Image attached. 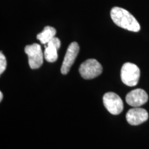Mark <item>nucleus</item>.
I'll use <instances>...</instances> for the list:
<instances>
[{
	"instance_id": "f8f14e48",
	"label": "nucleus",
	"mask_w": 149,
	"mask_h": 149,
	"mask_svg": "<svg viewBox=\"0 0 149 149\" xmlns=\"http://www.w3.org/2000/svg\"><path fill=\"white\" fill-rule=\"evenodd\" d=\"M2 99H3V93L2 92H0V102L2 101Z\"/></svg>"
},
{
	"instance_id": "1a4fd4ad",
	"label": "nucleus",
	"mask_w": 149,
	"mask_h": 149,
	"mask_svg": "<svg viewBox=\"0 0 149 149\" xmlns=\"http://www.w3.org/2000/svg\"><path fill=\"white\" fill-rule=\"evenodd\" d=\"M61 46V42L57 37H54L53 40L50 41L47 44V46H45V51H44V59L48 62L53 63L57 60L58 58L57 51Z\"/></svg>"
},
{
	"instance_id": "9d476101",
	"label": "nucleus",
	"mask_w": 149,
	"mask_h": 149,
	"mask_svg": "<svg viewBox=\"0 0 149 149\" xmlns=\"http://www.w3.org/2000/svg\"><path fill=\"white\" fill-rule=\"evenodd\" d=\"M56 35V30L53 27L46 26L42 33L37 35V39L40 41L42 44H47L50 41L53 40Z\"/></svg>"
},
{
	"instance_id": "7ed1b4c3",
	"label": "nucleus",
	"mask_w": 149,
	"mask_h": 149,
	"mask_svg": "<svg viewBox=\"0 0 149 149\" xmlns=\"http://www.w3.org/2000/svg\"><path fill=\"white\" fill-rule=\"evenodd\" d=\"M79 73L84 79H94L102 74L103 71L102 66L95 59H89L80 65Z\"/></svg>"
},
{
	"instance_id": "f257e3e1",
	"label": "nucleus",
	"mask_w": 149,
	"mask_h": 149,
	"mask_svg": "<svg viewBox=\"0 0 149 149\" xmlns=\"http://www.w3.org/2000/svg\"><path fill=\"white\" fill-rule=\"evenodd\" d=\"M111 17L117 26L132 32H139L140 25L133 15L120 7H114L111 10Z\"/></svg>"
},
{
	"instance_id": "f03ea898",
	"label": "nucleus",
	"mask_w": 149,
	"mask_h": 149,
	"mask_svg": "<svg viewBox=\"0 0 149 149\" xmlns=\"http://www.w3.org/2000/svg\"><path fill=\"white\" fill-rule=\"evenodd\" d=\"M140 77V70L137 65L127 62L123 65L121 69V79L128 86H135L138 84Z\"/></svg>"
},
{
	"instance_id": "20e7f679",
	"label": "nucleus",
	"mask_w": 149,
	"mask_h": 149,
	"mask_svg": "<svg viewBox=\"0 0 149 149\" xmlns=\"http://www.w3.org/2000/svg\"><path fill=\"white\" fill-rule=\"evenodd\" d=\"M24 51L29 57V64L31 68L37 69L42 66L44 54H43L40 44H33L31 45H28L24 48Z\"/></svg>"
},
{
	"instance_id": "39448f33",
	"label": "nucleus",
	"mask_w": 149,
	"mask_h": 149,
	"mask_svg": "<svg viewBox=\"0 0 149 149\" xmlns=\"http://www.w3.org/2000/svg\"><path fill=\"white\" fill-rule=\"evenodd\" d=\"M103 103L107 111L112 115H117L120 114L124 109L122 100L115 93L109 92L104 94Z\"/></svg>"
},
{
	"instance_id": "0eeeda50",
	"label": "nucleus",
	"mask_w": 149,
	"mask_h": 149,
	"mask_svg": "<svg viewBox=\"0 0 149 149\" xmlns=\"http://www.w3.org/2000/svg\"><path fill=\"white\" fill-rule=\"evenodd\" d=\"M148 100V96L143 89H135L128 93L126 97V102L128 105L133 107H139L144 105Z\"/></svg>"
},
{
	"instance_id": "9b49d317",
	"label": "nucleus",
	"mask_w": 149,
	"mask_h": 149,
	"mask_svg": "<svg viewBox=\"0 0 149 149\" xmlns=\"http://www.w3.org/2000/svg\"><path fill=\"white\" fill-rule=\"evenodd\" d=\"M7 66V61L5 56L2 53V52L0 53V74H1L5 71Z\"/></svg>"
},
{
	"instance_id": "423d86ee",
	"label": "nucleus",
	"mask_w": 149,
	"mask_h": 149,
	"mask_svg": "<svg viewBox=\"0 0 149 149\" xmlns=\"http://www.w3.org/2000/svg\"><path fill=\"white\" fill-rule=\"evenodd\" d=\"M79 46L77 42H72L67 49L64 61L61 67V72L63 74H66L69 72L72 65L79 53Z\"/></svg>"
},
{
	"instance_id": "6e6552de",
	"label": "nucleus",
	"mask_w": 149,
	"mask_h": 149,
	"mask_svg": "<svg viewBox=\"0 0 149 149\" xmlns=\"http://www.w3.org/2000/svg\"><path fill=\"white\" fill-rule=\"evenodd\" d=\"M126 120L130 125L137 126L146 122L148 119V112L144 109L134 107L127 112L126 115Z\"/></svg>"
}]
</instances>
